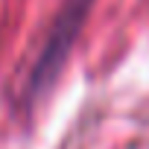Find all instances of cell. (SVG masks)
<instances>
[{
	"mask_svg": "<svg viewBox=\"0 0 149 149\" xmlns=\"http://www.w3.org/2000/svg\"><path fill=\"white\" fill-rule=\"evenodd\" d=\"M94 0H64L53 26H50V35L41 47V56L38 61L32 64V73H29V82H26V100H38L58 76L61 64L67 61V53L76 41L85 18H88V9H91Z\"/></svg>",
	"mask_w": 149,
	"mask_h": 149,
	"instance_id": "1",
	"label": "cell"
}]
</instances>
